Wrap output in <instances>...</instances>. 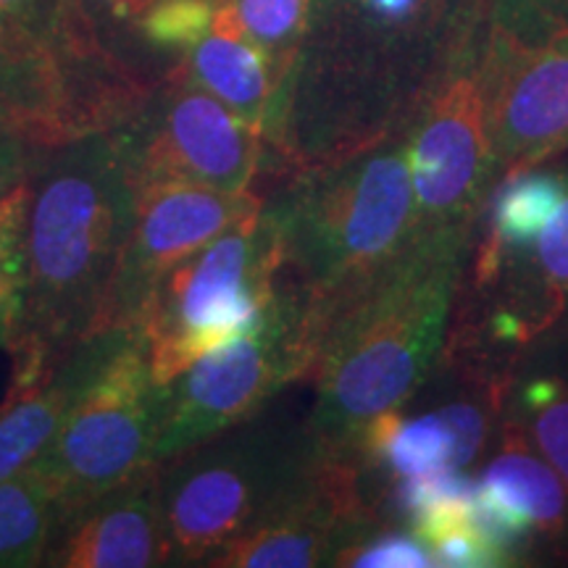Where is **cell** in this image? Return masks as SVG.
<instances>
[{"mask_svg": "<svg viewBox=\"0 0 568 568\" xmlns=\"http://www.w3.org/2000/svg\"><path fill=\"white\" fill-rule=\"evenodd\" d=\"M27 3H32V0H0V9H19Z\"/></svg>", "mask_w": 568, "mask_h": 568, "instance_id": "484cf974", "label": "cell"}, {"mask_svg": "<svg viewBox=\"0 0 568 568\" xmlns=\"http://www.w3.org/2000/svg\"><path fill=\"white\" fill-rule=\"evenodd\" d=\"M329 456L290 406L261 408L159 464L169 566H205L308 493Z\"/></svg>", "mask_w": 568, "mask_h": 568, "instance_id": "5b68a950", "label": "cell"}, {"mask_svg": "<svg viewBox=\"0 0 568 568\" xmlns=\"http://www.w3.org/2000/svg\"><path fill=\"white\" fill-rule=\"evenodd\" d=\"M111 138L138 193L190 184L240 195L266 174L261 132L190 80H176L138 116L113 126Z\"/></svg>", "mask_w": 568, "mask_h": 568, "instance_id": "30bf717a", "label": "cell"}, {"mask_svg": "<svg viewBox=\"0 0 568 568\" xmlns=\"http://www.w3.org/2000/svg\"><path fill=\"white\" fill-rule=\"evenodd\" d=\"M42 566L151 568L169 566L159 464L145 466L80 506L55 510Z\"/></svg>", "mask_w": 568, "mask_h": 568, "instance_id": "5bb4252c", "label": "cell"}, {"mask_svg": "<svg viewBox=\"0 0 568 568\" xmlns=\"http://www.w3.org/2000/svg\"><path fill=\"white\" fill-rule=\"evenodd\" d=\"M119 332L122 326L92 332L63 355L45 382L19 397H6L0 408V481L32 464L51 445L69 410L109 358Z\"/></svg>", "mask_w": 568, "mask_h": 568, "instance_id": "9a60e30c", "label": "cell"}, {"mask_svg": "<svg viewBox=\"0 0 568 568\" xmlns=\"http://www.w3.org/2000/svg\"><path fill=\"white\" fill-rule=\"evenodd\" d=\"M161 385L138 329H122L109 358L69 410L59 435L32 460L61 508L80 506L155 464Z\"/></svg>", "mask_w": 568, "mask_h": 568, "instance_id": "9c48e42d", "label": "cell"}, {"mask_svg": "<svg viewBox=\"0 0 568 568\" xmlns=\"http://www.w3.org/2000/svg\"><path fill=\"white\" fill-rule=\"evenodd\" d=\"M84 134L92 130L80 101L0 13V138H27L53 148Z\"/></svg>", "mask_w": 568, "mask_h": 568, "instance_id": "2e32d148", "label": "cell"}, {"mask_svg": "<svg viewBox=\"0 0 568 568\" xmlns=\"http://www.w3.org/2000/svg\"><path fill=\"white\" fill-rule=\"evenodd\" d=\"M481 82L500 180L568 153V32L529 42L489 27Z\"/></svg>", "mask_w": 568, "mask_h": 568, "instance_id": "7c38bea8", "label": "cell"}, {"mask_svg": "<svg viewBox=\"0 0 568 568\" xmlns=\"http://www.w3.org/2000/svg\"><path fill=\"white\" fill-rule=\"evenodd\" d=\"M568 326V197L535 240L500 245L474 230L439 368L497 389L521 355Z\"/></svg>", "mask_w": 568, "mask_h": 568, "instance_id": "8992f818", "label": "cell"}, {"mask_svg": "<svg viewBox=\"0 0 568 568\" xmlns=\"http://www.w3.org/2000/svg\"><path fill=\"white\" fill-rule=\"evenodd\" d=\"M261 203L264 195L253 190L230 195L190 184H169L138 193V219L98 329H134L148 297L166 272L213 243Z\"/></svg>", "mask_w": 568, "mask_h": 568, "instance_id": "4fadbf2b", "label": "cell"}, {"mask_svg": "<svg viewBox=\"0 0 568 568\" xmlns=\"http://www.w3.org/2000/svg\"><path fill=\"white\" fill-rule=\"evenodd\" d=\"M280 264V234L264 197L258 209L166 272L134 326L153 379L166 385L201 355L251 332L274 301Z\"/></svg>", "mask_w": 568, "mask_h": 568, "instance_id": "52a82bcc", "label": "cell"}, {"mask_svg": "<svg viewBox=\"0 0 568 568\" xmlns=\"http://www.w3.org/2000/svg\"><path fill=\"white\" fill-rule=\"evenodd\" d=\"M222 0H153L138 19L142 38L161 51L187 53L213 30Z\"/></svg>", "mask_w": 568, "mask_h": 568, "instance_id": "44dd1931", "label": "cell"}, {"mask_svg": "<svg viewBox=\"0 0 568 568\" xmlns=\"http://www.w3.org/2000/svg\"><path fill=\"white\" fill-rule=\"evenodd\" d=\"M487 32L453 63L406 126L416 216L424 230L477 224L500 182L481 82Z\"/></svg>", "mask_w": 568, "mask_h": 568, "instance_id": "8fae6325", "label": "cell"}, {"mask_svg": "<svg viewBox=\"0 0 568 568\" xmlns=\"http://www.w3.org/2000/svg\"><path fill=\"white\" fill-rule=\"evenodd\" d=\"M500 416L548 460L568 500V326L521 355L506 382Z\"/></svg>", "mask_w": 568, "mask_h": 568, "instance_id": "ac0fdd59", "label": "cell"}, {"mask_svg": "<svg viewBox=\"0 0 568 568\" xmlns=\"http://www.w3.org/2000/svg\"><path fill=\"white\" fill-rule=\"evenodd\" d=\"M477 224L418 226L326 324L308 426L324 456L353 460L376 416L406 408L443 361Z\"/></svg>", "mask_w": 568, "mask_h": 568, "instance_id": "3957f363", "label": "cell"}, {"mask_svg": "<svg viewBox=\"0 0 568 568\" xmlns=\"http://www.w3.org/2000/svg\"><path fill=\"white\" fill-rule=\"evenodd\" d=\"M55 510L51 481L34 464L0 481V568L42 566Z\"/></svg>", "mask_w": 568, "mask_h": 568, "instance_id": "d6986e66", "label": "cell"}, {"mask_svg": "<svg viewBox=\"0 0 568 568\" xmlns=\"http://www.w3.org/2000/svg\"><path fill=\"white\" fill-rule=\"evenodd\" d=\"M489 27L518 40L568 32V0H489Z\"/></svg>", "mask_w": 568, "mask_h": 568, "instance_id": "603a6c76", "label": "cell"}, {"mask_svg": "<svg viewBox=\"0 0 568 568\" xmlns=\"http://www.w3.org/2000/svg\"><path fill=\"white\" fill-rule=\"evenodd\" d=\"M27 209L24 280L9 397L30 393L101 322L138 219V187L111 132L45 148Z\"/></svg>", "mask_w": 568, "mask_h": 568, "instance_id": "7a4b0ae2", "label": "cell"}, {"mask_svg": "<svg viewBox=\"0 0 568 568\" xmlns=\"http://www.w3.org/2000/svg\"><path fill=\"white\" fill-rule=\"evenodd\" d=\"M322 339L324 324L308 297L276 280L274 301L251 332L161 385L155 464L245 422L284 389L311 382Z\"/></svg>", "mask_w": 568, "mask_h": 568, "instance_id": "ba28073f", "label": "cell"}, {"mask_svg": "<svg viewBox=\"0 0 568 568\" xmlns=\"http://www.w3.org/2000/svg\"><path fill=\"white\" fill-rule=\"evenodd\" d=\"M19 297L21 276L0 268V347H9L13 322H17L19 314Z\"/></svg>", "mask_w": 568, "mask_h": 568, "instance_id": "cb8c5ba5", "label": "cell"}, {"mask_svg": "<svg viewBox=\"0 0 568 568\" xmlns=\"http://www.w3.org/2000/svg\"><path fill=\"white\" fill-rule=\"evenodd\" d=\"M280 234L276 280L326 324L418 230L406 132L343 161L287 176L266 197Z\"/></svg>", "mask_w": 568, "mask_h": 568, "instance_id": "277c9868", "label": "cell"}, {"mask_svg": "<svg viewBox=\"0 0 568 568\" xmlns=\"http://www.w3.org/2000/svg\"><path fill=\"white\" fill-rule=\"evenodd\" d=\"M243 32L264 48L280 71L282 84L293 69L308 0H230Z\"/></svg>", "mask_w": 568, "mask_h": 568, "instance_id": "ffe728a7", "label": "cell"}, {"mask_svg": "<svg viewBox=\"0 0 568 568\" xmlns=\"http://www.w3.org/2000/svg\"><path fill=\"white\" fill-rule=\"evenodd\" d=\"M187 80L201 84L264 138L282 77L264 48L243 32L230 0H222L213 30L187 51Z\"/></svg>", "mask_w": 568, "mask_h": 568, "instance_id": "e0dca14e", "label": "cell"}, {"mask_svg": "<svg viewBox=\"0 0 568 568\" xmlns=\"http://www.w3.org/2000/svg\"><path fill=\"white\" fill-rule=\"evenodd\" d=\"M335 566L429 568L437 564L414 531H408L406 527H393V524H382V527H374L366 535H361L353 545H347L337 556Z\"/></svg>", "mask_w": 568, "mask_h": 568, "instance_id": "7402d4cb", "label": "cell"}, {"mask_svg": "<svg viewBox=\"0 0 568 568\" xmlns=\"http://www.w3.org/2000/svg\"><path fill=\"white\" fill-rule=\"evenodd\" d=\"M95 3L101 6L105 17H111L116 21H126V19L138 21L142 13H145L148 6L153 3V0H95Z\"/></svg>", "mask_w": 568, "mask_h": 568, "instance_id": "d4e9b609", "label": "cell"}, {"mask_svg": "<svg viewBox=\"0 0 568 568\" xmlns=\"http://www.w3.org/2000/svg\"><path fill=\"white\" fill-rule=\"evenodd\" d=\"M489 27V0H308L293 69L264 126L287 180L406 132Z\"/></svg>", "mask_w": 568, "mask_h": 568, "instance_id": "6da1fadb", "label": "cell"}]
</instances>
